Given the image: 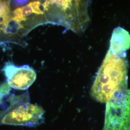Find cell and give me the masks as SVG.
<instances>
[{
	"instance_id": "cell-1",
	"label": "cell",
	"mask_w": 130,
	"mask_h": 130,
	"mask_svg": "<svg viewBox=\"0 0 130 130\" xmlns=\"http://www.w3.org/2000/svg\"><path fill=\"white\" fill-rule=\"evenodd\" d=\"M127 90L128 64L126 57L117 56L108 50L91 88V96L98 102L107 103Z\"/></svg>"
},
{
	"instance_id": "cell-2",
	"label": "cell",
	"mask_w": 130,
	"mask_h": 130,
	"mask_svg": "<svg viewBox=\"0 0 130 130\" xmlns=\"http://www.w3.org/2000/svg\"><path fill=\"white\" fill-rule=\"evenodd\" d=\"M103 130H130V90L107 103Z\"/></svg>"
},
{
	"instance_id": "cell-3",
	"label": "cell",
	"mask_w": 130,
	"mask_h": 130,
	"mask_svg": "<svg viewBox=\"0 0 130 130\" xmlns=\"http://www.w3.org/2000/svg\"><path fill=\"white\" fill-rule=\"evenodd\" d=\"M45 111L42 107L29 102L23 103L7 114L1 125L34 127L42 123Z\"/></svg>"
},
{
	"instance_id": "cell-4",
	"label": "cell",
	"mask_w": 130,
	"mask_h": 130,
	"mask_svg": "<svg viewBox=\"0 0 130 130\" xmlns=\"http://www.w3.org/2000/svg\"><path fill=\"white\" fill-rule=\"evenodd\" d=\"M3 71L7 83L12 88L27 90L36 79L37 75L34 69L28 65L18 67L12 62L5 63Z\"/></svg>"
},
{
	"instance_id": "cell-5",
	"label": "cell",
	"mask_w": 130,
	"mask_h": 130,
	"mask_svg": "<svg viewBox=\"0 0 130 130\" xmlns=\"http://www.w3.org/2000/svg\"><path fill=\"white\" fill-rule=\"evenodd\" d=\"M28 92L16 94L7 83L0 84V125L2 119L9 112L23 103L29 102Z\"/></svg>"
},
{
	"instance_id": "cell-6",
	"label": "cell",
	"mask_w": 130,
	"mask_h": 130,
	"mask_svg": "<svg viewBox=\"0 0 130 130\" xmlns=\"http://www.w3.org/2000/svg\"><path fill=\"white\" fill-rule=\"evenodd\" d=\"M130 48V34L125 29L118 27L112 34L109 51L117 56L126 57V51Z\"/></svg>"
},
{
	"instance_id": "cell-7",
	"label": "cell",
	"mask_w": 130,
	"mask_h": 130,
	"mask_svg": "<svg viewBox=\"0 0 130 130\" xmlns=\"http://www.w3.org/2000/svg\"><path fill=\"white\" fill-rule=\"evenodd\" d=\"M10 13L9 2L6 0H0V23L3 25V27H4V33L12 19Z\"/></svg>"
},
{
	"instance_id": "cell-8",
	"label": "cell",
	"mask_w": 130,
	"mask_h": 130,
	"mask_svg": "<svg viewBox=\"0 0 130 130\" xmlns=\"http://www.w3.org/2000/svg\"><path fill=\"white\" fill-rule=\"evenodd\" d=\"M72 0H46L45 3L42 5L43 8L44 10L47 11L50 5L56 4L57 6L61 7L63 11H66L70 8L72 5Z\"/></svg>"
},
{
	"instance_id": "cell-9",
	"label": "cell",
	"mask_w": 130,
	"mask_h": 130,
	"mask_svg": "<svg viewBox=\"0 0 130 130\" xmlns=\"http://www.w3.org/2000/svg\"><path fill=\"white\" fill-rule=\"evenodd\" d=\"M34 10V13L36 14H43V12L42 10L41 6V4L39 1H33L30 3Z\"/></svg>"
},
{
	"instance_id": "cell-10",
	"label": "cell",
	"mask_w": 130,
	"mask_h": 130,
	"mask_svg": "<svg viewBox=\"0 0 130 130\" xmlns=\"http://www.w3.org/2000/svg\"><path fill=\"white\" fill-rule=\"evenodd\" d=\"M29 0H13L14 4L17 6H20L26 4Z\"/></svg>"
},
{
	"instance_id": "cell-11",
	"label": "cell",
	"mask_w": 130,
	"mask_h": 130,
	"mask_svg": "<svg viewBox=\"0 0 130 130\" xmlns=\"http://www.w3.org/2000/svg\"><path fill=\"white\" fill-rule=\"evenodd\" d=\"M1 24V23H0ZM1 29H0V33H1Z\"/></svg>"
}]
</instances>
